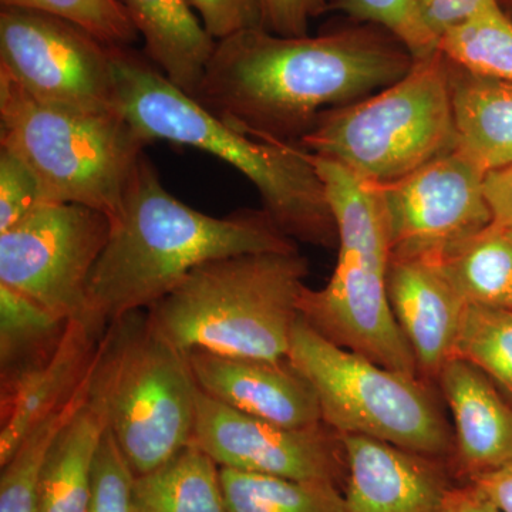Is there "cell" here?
Here are the masks:
<instances>
[{
	"instance_id": "22",
	"label": "cell",
	"mask_w": 512,
	"mask_h": 512,
	"mask_svg": "<svg viewBox=\"0 0 512 512\" xmlns=\"http://www.w3.org/2000/svg\"><path fill=\"white\" fill-rule=\"evenodd\" d=\"M133 500L136 512H227L221 467L194 444L134 478Z\"/></svg>"
},
{
	"instance_id": "12",
	"label": "cell",
	"mask_w": 512,
	"mask_h": 512,
	"mask_svg": "<svg viewBox=\"0 0 512 512\" xmlns=\"http://www.w3.org/2000/svg\"><path fill=\"white\" fill-rule=\"evenodd\" d=\"M485 174L458 150L394 183L379 185L392 256L439 261L493 220Z\"/></svg>"
},
{
	"instance_id": "38",
	"label": "cell",
	"mask_w": 512,
	"mask_h": 512,
	"mask_svg": "<svg viewBox=\"0 0 512 512\" xmlns=\"http://www.w3.org/2000/svg\"><path fill=\"white\" fill-rule=\"evenodd\" d=\"M443 512H503L473 484L451 487L444 501Z\"/></svg>"
},
{
	"instance_id": "1",
	"label": "cell",
	"mask_w": 512,
	"mask_h": 512,
	"mask_svg": "<svg viewBox=\"0 0 512 512\" xmlns=\"http://www.w3.org/2000/svg\"><path fill=\"white\" fill-rule=\"evenodd\" d=\"M414 62L372 23L316 36L244 30L218 40L192 99L238 130L299 146L323 114L392 86Z\"/></svg>"
},
{
	"instance_id": "8",
	"label": "cell",
	"mask_w": 512,
	"mask_h": 512,
	"mask_svg": "<svg viewBox=\"0 0 512 512\" xmlns=\"http://www.w3.org/2000/svg\"><path fill=\"white\" fill-rule=\"evenodd\" d=\"M456 143L448 60L436 50L392 86L323 114L299 147L383 185L456 150Z\"/></svg>"
},
{
	"instance_id": "33",
	"label": "cell",
	"mask_w": 512,
	"mask_h": 512,
	"mask_svg": "<svg viewBox=\"0 0 512 512\" xmlns=\"http://www.w3.org/2000/svg\"><path fill=\"white\" fill-rule=\"evenodd\" d=\"M208 35L227 39L244 30L264 28L262 0H187Z\"/></svg>"
},
{
	"instance_id": "37",
	"label": "cell",
	"mask_w": 512,
	"mask_h": 512,
	"mask_svg": "<svg viewBox=\"0 0 512 512\" xmlns=\"http://www.w3.org/2000/svg\"><path fill=\"white\" fill-rule=\"evenodd\" d=\"M473 484L503 512H512V463L471 478Z\"/></svg>"
},
{
	"instance_id": "6",
	"label": "cell",
	"mask_w": 512,
	"mask_h": 512,
	"mask_svg": "<svg viewBox=\"0 0 512 512\" xmlns=\"http://www.w3.org/2000/svg\"><path fill=\"white\" fill-rule=\"evenodd\" d=\"M89 393L134 476L190 446L200 387L187 353L161 335L147 311L128 313L107 328Z\"/></svg>"
},
{
	"instance_id": "20",
	"label": "cell",
	"mask_w": 512,
	"mask_h": 512,
	"mask_svg": "<svg viewBox=\"0 0 512 512\" xmlns=\"http://www.w3.org/2000/svg\"><path fill=\"white\" fill-rule=\"evenodd\" d=\"M448 74L456 150L485 174L512 165V83L478 76L450 60Z\"/></svg>"
},
{
	"instance_id": "35",
	"label": "cell",
	"mask_w": 512,
	"mask_h": 512,
	"mask_svg": "<svg viewBox=\"0 0 512 512\" xmlns=\"http://www.w3.org/2000/svg\"><path fill=\"white\" fill-rule=\"evenodd\" d=\"M491 0H417L420 18L437 42L448 30L463 25Z\"/></svg>"
},
{
	"instance_id": "23",
	"label": "cell",
	"mask_w": 512,
	"mask_h": 512,
	"mask_svg": "<svg viewBox=\"0 0 512 512\" xmlns=\"http://www.w3.org/2000/svg\"><path fill=\"white\" fill-rule=\"evenodd\" d=\"M437 264L467 305L512 309V231L491 222Z\"/></svg>"
},
{
	"instance_id": "19",
	"label": "cell",
	"mask_w": 512,
	"mask_h": 512,
	"mask_svg": "<svg viewBox=\"0 0 512 512\" xmlns=\"http://www.w3.org/2000/svg\"><path fill=\"white\" fill-rule=\"evenodd\" d=\"M138 35L144 39V55L164 76L194 96L200 86L217 40L187 0H120Z\"/></svg>"
},
{
	"instance_id": "5",
	"label": "cell",
	"mask_w": 512,
	"mask_h": 512,
	"mask_svg": "<svg viewBox=\"0 0 512 512\" xmlns=\"http://www.w3.org/2000/svg\"><path fill=\"white\" fill-rule=\"evenodd\" d=\"M312 158L338 227V264L325 288L303 286L299 315L330 342L420 379L387 293L392 242L379 187L335 161Z\"/></svg>"
},
{
	"instance_id": "17",
	"label": "cell",
	"mask_w": 512,
	"mask_h": 512,
	"mask_svg": "<svg viewBox=\"0 0 512 512\" xmlns=\"http://www.w3.org/2000/svg\"><path fill=\"white\" fill-rule=\"evenodd\" d=\"M387 293L420 375L437 380L453 357L467 303L436 261L392 256Z\"/></svg>"
},
{
	"instance_id": "30",
	"label": "cell",
	"mask_w": 512,
	"mask_h": 512,
	"mask_svg": "<svg viewBox=\"0 0 512 512\" xmlns=\"http://www.w3.org/2000/svg\"><path fill=\"white\" fill-rule=\"evenodd\" d=\"M329 5L355 22L372 23L392 33L414 60L437 50L439 42L424 26L417 0H329Z\"/></svg>"
},
{
	"instance_id": "24",
	"label": "cell",
	"mask_w": 512,
	"mask_h": 512,
	"mask_svg": "<svg viewBox=\"0 0 512 512\" xmlns=\"http://www.w3.org/2000/svg\"><path fill=\"white\" fill-rule=\"evenodd\" d=\"M69 322L28 296L0 285V380L49 359L59 348Z\"/></svg>"
},
{
	"instance_id": "36",
	"label": "cell",
	"mask_w": 512,
	"mask_h": 512,
	"mask_svg": "<svg viewBox=\"0 0 512 512\" xmlns=\"http://www.w3.org/2000/svg\"><path fill=\"white\" fill-rule=\"evenodd\" d=\"M484 187L495 224L512 231V165L487 173Z\"/></svg>"
},
{
	"instance_id": "28",
	"label": "cell",
	"mask_w": 512,
	"mask_h": 512,
	"mask_svg": "<svg viewBox=\"0 0 512 512\" xmlns=\"http://www.w3.org/2000/svg\"><path fill=\"white\" fill-rule=\"evenodd\" d=\"M453 357L476 366L512 397V309L467 305Z\"/></svg>"
},
{
	"instance_id": "10",
	"label": "cell",
	"mask_w": 512,
	"mask_h": 512,
	"mask_svg": "<svg viewBox=\"0 0 512 512\" xmlns=\"http://www.w3.org/2000/svg\"><path fill=\"white\" fill-rule=\"evenodd\" d=\"M109 215L73 202H46L0 234V285L60 318L86 315L87 284L109 242Z\"/></svg>"
},
{
	"instance_id": "29",
	"label": "cell",
	"mask_w": 512,
	"mask_h": 512,
	"mask_svg": "<svg viewBox=\"0 0 512 512\" xmlns=\"http://www.w3.org/2000/svg\"><path fill=\"white\" fill-rule=\"evenodd\" d=\"M2 8L39 10L69 20L109 46H133L138 32L120 0H0Z\"/></svg>"
},
{
	"instance_id": "2",
	"label": "cell",
	"mask_w": 512,
	"mask_h": 512,
	"mask_svg": "<svg viewBox=\"0 0 512 512\" xmlns=\"http://www.w3.org/2000/svg\"><path fill=\"white\" fill-rule=\"evenodd\" d=\"M111 234L87 284L86 313L110 326L147 311L192 269L214 259L298 252L264 210L214 217L175 198L146 156L111 220Z\"/></svg>"
},
{
	"instance_id": "27",
	"label": "cell",
	"mask_w": 512,
	"mask_h": 512,
	"mask_svg": "<svg viewBox=\"0 0 512 512\" xmlns=\"http://www.w3.org/2000/svg\"><path fill=\"white\" fill-rule=\"evenodd\" d=\"M437 50L470 73L512 83V18L498 0L444 33Z\"/></svg>"
},
{
	"instance_id": "26",
	"label": "cell",
	"mask_w": 512,
	"mask_h": 512,
	"mask_svg": "<svg viewBox=\"0 0 512 512\" xmlns=\"http://www.w3.org/2000/svg\"><path fill=\"white\" fill-rule=\"evenodd\" d=\"M92 369L93 365L72 396L30 431L8 463L0 467V512H37L40 478L50 448L89 399Z\"/></svg>"
},
{
	"instance_id": "39",
	"label": "cell",
	"mask_w": 512,
	"mask_h": 512,
	"mask_svg": "<svg viewBox=\"0 0 512 512\" xmlns=\"http://www.w3.org/2000/svg\"><path fill=\"white\" fill-rule=\"evenodd\" d=\"M498 2H500V5L503 6L505 12H507L512 18V0H498Z\"/></svg>"
},
{
	"instance_id": "14",
	"label": "cell",
	"mask_w": 512,
	"mask_h": 512,
	"mask_svg": "<svg viewBox=\"0 0 512 512\" xmlns=\"http://www.w3.org/2000/svg\"><path fill=\"white\" fill-rule=\"evenodd\" d=\"M188 362L200 392L231 409L292 429L323 423L318 394L288 359L195 350Z\"/></svg>"
},
{
	"instance_id": "15",
	"label": "cell",
	"mask_w": 512,
	"mask_h": 512,
	"mask_svg": "<svg viewBox=\"0 0 512 512\" xmlns=\"http://www.w3.org/2000/svg\"><path fill=\"white\" fill-rule=\"evenodd\" d=\"M107 328L89 313L74 318L49 359L0 380V467L30 431L72 396L92 367Z\"/></svg>"
},
{
	"instance_id": "32",
	"label": "cell",
	"mask_w": 512,
	"mask_h": 512,
	"mask_svg": "<svg viewBox=\"0 0 512 512\" xmlns=\"http://www.w3.org/2000/svg\"><path fill=\"white\" fill-rule=\"evenodd\" d=\"M45 192L30 165L0 147V234L46 204Z\"/></svg>"
},
{
	"instance_id": "3",
	"label": "cell",
	"mask_w": 512,
	"mask_h": 512,
	"mask_svg": "<svg viewBox=\"0 0 512 512\" xmlns=\"http://www.w3.org/2000/svg\"><path fill=\"white\" fill-rule=\"evenodd\" d=\"M119 107L151 141L197 148L247 177L262 210L295 242L338 249L339 235L312 154L229 126L171 83L143 52L110 46Z\"/></svg>"
},
{
	"instance_id": "9",
	"label": "cell",
	"mask_w": 512,
	"mask_h": 512,
	"mask_svg": "<svg viewBox=\"0 0 512 512\" xmlns=\"http://www.w3.org/2000/svg\"><path fill=\"white\" fill-rule=\"evenodd\" d=\"M318 394L323 423L424 456L451 457L454 437L416 377L377 365L320 335L299 315L288 357Z\"/></svg>"
},
{
	"instance_id": "11",
	"label": "cell",
	"mask_w": 512,
	"mask_h": 512,
	"mask_svg": "<svg viewBox=\"0 0 512 512\" xmlns=\"http://www.w3.org/2000/svg\"><path fill=\"white\" fill-rule=\"evenodd\" d=\"M0 69L50 106L83 113L120 111L110 46L69 20L2 8Z\"/></svg>"
},
{
	"instance_id": "16",
	"label": "cell",
	"mask_w": 512,
	"mask_h": 512,
	"mask_svg": "<svg viewBox=\"0 0 512 512\" xmlns=\"http://www.w3.org/2000/svg\"><path fill=\"white\" fill-rule=\"evenodd\" d=\"M349 512H443L453 487L444 460L365 436H342Z\"/></svg>"
},
{
	"instance_id": "13",
	"label": "cell",
	"mask_w": 512,
	"mask_h": 512,
	"mask_svg": "<svg viewBox=\"0 0 512 512\" xmlns=\"http://www.w3.org/2000/svg\"><path fill=\"white\" fill-rule=\"evenodd\" d=\"M191 444L221 468L326 481L345 490L348 461L342 436L328 424L292 429L231 409L200 392Z\"/></svg>"
},
{
	"instance_id": "34",
	"label": "cell",
	"mask_w": 512,
	"mask_h": 512,
	"mask_svg": "<svg viewBox=\"0 0 512 512\" xmlns=\"http://www.w3.org/2000/svg\"><path fill=\"white\" fill-rule=\"evenodd\" d=\"M329 9V0H262L264 29L279 36H308L311 20Z\"/></svg>"
},
{
	"instance_id": "31",
	"label": "cell",
	"mask_w": 512,
	"mask_h": 512,
	"mask_svg": "<svg viewBox=\"0 0 512 512\" xmlns=\"http://www.w3.org/2000/svg\"><path fill=\"white\" fill-rule=\"evenodd\" d=\"M133 470L109 430L94 460L92 495L87 512H136Z\"/></svg>"
},
{
	"instance_id": "25",
	"label": "cell",
	"mask_w": 512,
	"mask_h": 512,
	"mask_svg": "<svg viewBox=\"0 0 512 512\" xmlns=\"http://www.w3.org/2000/svg\"><path fill=\"white\" fill-rule=\"evenodd\" d=\"M227 512H349L339 485L221 468Z\"/></svg>"
},
{
	"instance_id": "7",
	"label": "cell",
	"mask_w": 512,
	"mask_h": 512,
	"mask_svg": "<svg viewBox=\"0 0 512 512\" xmlns=\"http://www.w3.org/2000/svg\"><path fill=\"white\" fill-rule=\"evenodd\" d=\"M150 144L120 111L50 106L0 69V147L30 165L47 202L86 205L113 220Z\"/></svg>"
},
{
	"instance_id": "4",
	"label": "cell",
	"mask_w": 512,
	"mask_h": 512,
	"mask_svg": "<svg viewBox=\"0 0 512 512\" xmlns=\"http://www.w3.org/2000/svg\"><path fill=\"white\" fill-rule=\"evenodd\" d=\"M308 272L299 251L214 259L150 306L148 318L187 355L285 360Z\"/></svg>"
},
{
	"instance_id": "21",
	"label": "cell",
	"mask_w": 512,
	"mask_h": 512,
	"mask_svg": "<svg viewBox=\"0 0 512 512\" xmlns=\"http://www.w3.org/2000/svg\"><path fill=\"white\" fill-rule=\"evenodd\" d=\"M106 431V416L89 393L50 448L40 478L37 512H87L94 460Z\"/></svg>"
},
{
	"instance_id": "18",
	"label": "cell",
	"mask_w": 512,
	"mask_h": 512,
	"mask_svg": "<svg viewBox=\"0 0 512 512\" xmlns=\"http://www.w3.org/2000/svg\"><path fill=\"white\" fill-rule=\"evenodd\" d=\"M441 392L454 420L453 471L471 478L512 463V404L497 384L463 359L451 357L441 369Z\"/></svg>"
}]
</instances>
